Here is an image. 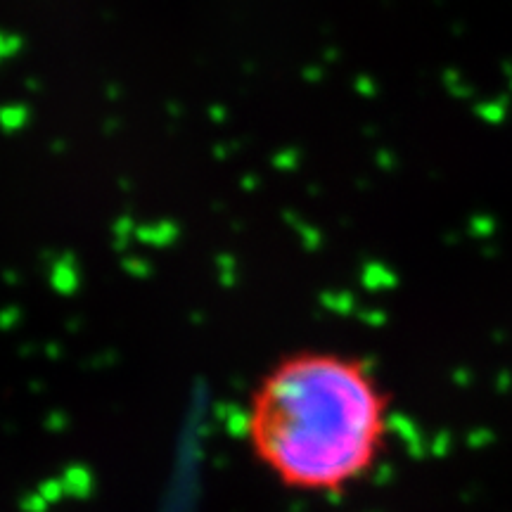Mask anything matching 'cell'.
I'll return each instance as SVG.
<instances>
[{"instance_id":"cell-1","label":"cell","mask_w":512,"mask_h":512,"mask_svg":"<svg viewBox=\"0 0 512 512\" xmlns=\"http://www.w3.org/2000/svg\"><path fill=\"white\" fill-rule=\"evenodd\" d=\"M392 418V394L366 358L299 349L256 382L247 441L256 463L285 489L342 496L380 467Z\"/></svg>"}]
</instances>
